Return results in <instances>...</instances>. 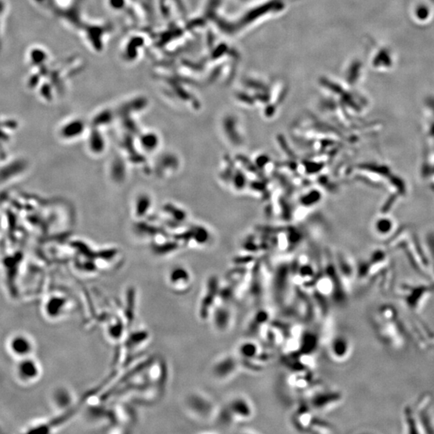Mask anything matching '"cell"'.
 <instances>
[{"label":"cell","mask_w":434,"mask_h":434,"mask_svg":"<svg viewBox=\"0 0 434 434\" xmlns=\"http://www.w3.org/2000/svg\"><path fill=\"white\" fill-rule=\"evenodd\" d=\"M238 363V360L235 356L231 355L223 356L213 365V375L220 380L229 379L237 371Z\"/></svg>","instance_id":"4"},{"label":"cell","mask_w":434,"mask_h":434,"mask_svg":"<svg viewBox=\"0 0 434 434\" xmlns=\"http://www.w3.org/2000/svg\"><path fill=\"white\" fill-rule=\"evenodd\" d=\"M212 320H213L214 326L220 330L226 329L229 326L231 320L230 312L225 308L216 309L212 314Z\"/></svg>","instance_id":"9"},{"label":"cell","mask_w":434,"mask_h":434,"mask_svg":"<svg viewBox=\"0 0 434 434\" xmlns=\"http://www.w3.org/2000/svg\"><path fill=\"white\" fill-rule=\"evenodd\" d=\"M351 350L348 338L344 335H336L330 341L329 355L336 361H342L348 357Z\"/></svg>","instance_id":"5"},{"label":"cell","mask_w":434,"mask_h":434,"mask_svg":"<svg viewBox=\"0 0 434 434\" xmlns=\"http://www.w3.org/2000/svg\"><path fill=\"white\" fill-rule=\"evenodd\" d=\"M190 273L186 269L182 268H176L171 270L168 275V282L171 288L177 290H182L189 288L191 284Z\"/></svg>","instance_id":"6"},{"label":"cell","mask_w":434,"mask_h":434,"mask_svg":"<svg viewBox=\"0 0 434 434\" xmlns=\"http://www.w3.org/2000/svg\"><path fill=\"white\" fill-rule=\"evenodd\" d=\"M259 352L260 348L258 344L251 341H246L240 344L238 348L239 356L245 360L255 359L258 357Z\"/></svg>","instance_id":"8"},{"label":"cell","mask_w":434,"mask_h":434,"mask_svg":"<svg viewBox=\"0 0 434 434\" xmlns=\"http://www.w3.org/2000/svg\"><path fill=\"white\" fill-rule=\"evenodd\" d=\"M226 412L233 421L244 422L254 417V405L246 396L240 395L235 396L228 403Z\"/></svg>","instance_id":"1"},{"label":"cell","mask_w":434,"mask_h":434,"mask_svg":"<svg viewBox=\"0 0 434 434\" xmlns=\"http://www.w3.org/2000/svg\"><path fill=\"white\" fill-rule=\"evenodd\" d=\"M338 400V394L331 391H325L318 394L313 399H312V405L313 409H318L324 411L332 406Z\"/></svg>","instance_id":"7"},{"label":"cell","mask_w":434,"mask_h":434,"mask_svg":"<svg viewBox=\"0 0 434 434\" xmlns=\"http://www.w3.org/2000/svg\"><path fill=\"white\" fill-rule=\"evenodd\" d=\"M8 349L12 356L21 359L33 356L35 345L27 334L16 333L8 339Z\"/></svg>","instance_id":"2"},{"label":"cell","mask_w":434,"mask_h":434,"mask_svg":"<svg viewBox=\"0 0 434 434\" xmlns=\"http://www.w3.org/2000/svg\"><path fill=\"white\" fill-rule=\"evenodd\" d=\"M414 16H416L417 19L420 21H425L427 19H429L430 9L424 4L420 5V6L417 7L415 11H414Z\"/></svg>","instance_id":"11"},{"label":"cell","mask_w":434,"mask_h":434,"mask_svg":"<svg viewBox=\"0 0 434 434\" xmlns=\"http://www.w3.org/2000/svg\"><path fill=\"white\" fill-rule=\"evenodd\" d=\"M41 366L33 356L19 359L16 368V376L22 384H33L41 377Z\"/></svg>","instance_id":"3"},{"label":"cell","mask_w":434,"mask_h":434,"mask_svg":"<svg viewBox=\"0 0 434 434\" xmlns=\"http://www.w3.org/2000/svg\"><path fill=\"white\" fill-rule=\"evenodd\" d=\"M296 417L294 419L297 427H299L298 428H309V427L312 426L315 421L312 412L309 411V409H305L303 411H299L298 410L295 414Z\"/></svg>","instance_id":"10"}]
</instances>
